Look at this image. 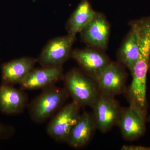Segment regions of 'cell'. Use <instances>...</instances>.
I'll list each match as a JSON object with an SVG mask.
<instances>
[{
    "label": "cell",
    "mask_w": 150,
    "mask_h": 150,
    "mask_svg": "<svg viewBox=\"0 0 150 150\" xmlns=\"http://www.w3.org/2000/svg\"><path fill=\"white\" fill-rule=\"evenodd\" d=\"M63 79L65 88L73 101L81 106L93 107L100 94L95 81L77 69L68 71Z\"/></svg>",
    "instance_id": "cell-1"
},
{
    "label": "cell",
    "mask_w": 150,
    "mask_h": 150,
    "mask_svg": "<svg viewBox=\"0 0 150 150\" xmlns=\"http://www.w3.org/2000/svg\"><path fill=\"white\" fill-rule=\"evenodd\" d=\"M69 95L65 88L53 85L46 88L30 105L31 119L36 123L46 121L64 104Z\"/></svg>",
    "instance_id": "cell-2"
},
{
    "label": "cell",
    "mask_w": 150,
    "mask_h": 150,
    "mask_svg": "<svg viewBox=\"0 0 150 150\" xmlns=\"http://www.w3.org/2000/svg\"><path fill=\"white\" fill-rule=\"evenodd\" d=\"M71 57L96 82L112 62L104 51L89 47L73 50Z\"/></svg>",
    "instance_id": "cell-3"
},
{
    "label": "cell",
    "mask_w": 150,
    "mask_h": 150,
    "mask_svg": "<svg viewBox=\"0 0 150 150\" xmlns=\"http://www.w3.org/2000/svg\"><path fill=\"white\" fill-rule=\"evenodd\" d=\"M76 36L68 34L48 41L38 59L42 67H63L71 57Z\"/></svg>",
    "instance_id": "cell-4"
},
{
    "label": "cell",
    "mask_w": 150,
    "mask_h": 150,
    "mask_svg": "<svg viewBox=\"0 0 150 150\" xmlns=\"http://www.w3.org/2000/svg\"><path fill=\"white\" fill-rule=\"evenodd\" d=\"M81 107L73 101L62 107L47 126L49 136L56 142H67L71 129L80 115Z\"/></svg>",
    "instance_id": "cell-5"
},
{
    "label": "cell",
    "mask_w": 150,
    "mask_h": 150,
    "mask_svg": "<svg viewBox=\"0 0 150 150\" xmlns=\"http://www.w3.org/2000/svg\"><path fill=\"white\" fill-rule=\"evenodd\" d=\"M96 129L104 133L118 124L122 109L115 97L100 93L93 107Z\"/></svg>",
    "instance_id": "cell-6"
},
{
    "label": "cell",
    "mask_w": 150,
    "mask_h": 150,
    "mask_svg": "<svg viewBox=\"0 0 150 150\" xmlns=\"http://www.w3.org/2000/svg\"><path fill=\"white\" fill-rule=\"evenodd\" d=\"M80 33L82 40L88 47L105 52L110 36V24L104 14L96 12L92 20Z\"/></svg>",
    "instance_id": "cell-7"
},
{
    "label": "cell",
    "mask_w": 150,
    "mask_h": 150,
    "mask_svg": "<svg viewBox=\"0 0 150 150\" xmlns=\"http://www.w3.org/2000/svg\"><path fill=\"white\" fill-rule=\"evenodd\" d=\"M122 109L118 124L124 139L134 141L142 137L146 131L145 113L134 102Z\"/></svg>",
    "instance_id": "cell-8"
},
{
    "label": "cell",
    "mask_w": 150,
    "mask_h": 150,
    "mask_svg": "<svg viewBox=\"0 0 150 150\" xmlns=\"http://www.w3.org/2000/svg\"><path fill=\"white\" fill-rule=\"evenodd\" d=\"M118 62H112L96 82L100 93L115 97L126 88L127 74Z\"/></svg>",
    "instance_id": "cell-9"
},
{
    "label": "cell",
    "mask_w": 150,
    "mask_h": 150,
    "mask_svg": "<svg viewBox=\"0 0 150 150\" xmlns=\"http://www.w3.org/2000/svg\"><path fill=\"white\" fill-rule=\"evenodd\" d=\"M63 67H42L34 68L20 84L23 88L34 90L53 85L63 78Z\"/></svg>",
    "instance_id": "cell-10"
},
{
    "label": "cell",
    "mask_w": 150,
    "mask_h": 150,
    "mask_svg": "<svg viewBox=\"0 0 150 150\" xmlns=\"http://www.w3.org/2000/svg\"><path fill=\"white\" fill-rule=\"evenodd\" d=\"M37 62L38 59L23 57L4 63L1 67L3 83L12 85L20 84Z\"/></svg>",
    "instance_id": "cell-11"
},
{
    "label": "cell",
    "mask_w": 150,
    "mask_h": 150,
    "mask_svg": "<svg viewBox=\"0 0 150 150\" xmlns=\"http://www.w3.org/2000/svg\"><path fill=\"white\" fill-rule=\"evenodd\" d=\"M95 129L92 114L84 112L80 115L71 129L67 143L75 149L83 147L90 141Z\"/></svg>",
    "instance_id": "cell-12"
},
{
    "label": "cell",
    "mask_w": 150,
    "mask_h": 150,
    "mask_svg": "<svg viewBox=\"0 0 150 150\" xmlns=\"http://www.w3.org/2000/svg\"><path fill=\"white\" fill-rule=\"evenodd\" d=\"M26 97L12 85L4 83L0 86V110L8 115H15L23 111L26 104Z\"/></svg>",
    "instance_id": "cell-13"
},
{
    "label": "cell",
    "mask_w": 150,
    "mask_h": 150,
    "mask_svg": "<svg viewBox=\"0 0 150 150\" xmlns=\"http://www.w3.org/2000/svg\"><path fill=\"white\" fill-rule=\"evenodd\" d=\"M140 55L139 39L137 33L131 28L117 52L118 63L131 71Z\"/></svg>",
    "instance_id": "cell-14"
},
{
    "label": "cell",
    "mask_w": 150,
    "mask_h": 150,
    "mask_svg": "<svg viewBox=\"0 0 150 150\" xmlns=\"http://www.w3.org/2000/svg\"><path fill=\"white\" fill-rule=\"evenodd\" d=\"M88 0H81L66 24L68 34L76 36L93 18L96 13Z\"/></svg>",
    "instance_id": "cell-15"
},
{
    "label": "cell",
    "mask_w": 150,
    "mask_h": 150,
    "mask_svg": "<svg viewBox=\"0 0 150 150\" xmlns=\"http://www.w3.org/2000/svg\"><path fill=\"white\" fill-rule=\"evenodd\" d=\"M13 133V129L11 126L0 123V141L9 138Z\"/></svg>",
    "instance_id": "cell-16"
},
{
    "label": "cell",
    "mask_w": 150,
    "mask_h": 150,
    "mask_svg": "<svg viewBox=\"0 0 150 150\" xmlns=\"http://www.w3.org/2000/svg\"><path fill=\"white\" fill-rule=\"evenodd\" d=\"M122 150H150V147L135 145H123L121 148Z\"/></svg>",
    "instance_id": "cell-17"
},
{
    "label": "cell",
    "mask_w": 150,
    "mask_h": 150,
    "mask_svg": "<svg viewBox=\"0 0 150 150\" xmlns=\"http://www.w3.org/2000/svg\"><path fill=\"white\" fill-rule=\"evenodd\" d=\"M149 71L150 72V56L149 58Z\"/></svg>",
    "instance_id": "cell-18"
},
{
    "label": "cell",
    "mask_w": 150,
    "mask_h": 150,
    "mask_svg": "<svg viewBox=\"0 0 150 150\" xmlns=\"http://www.w3.org/2000/svg\"><path fill=\"white\" fill-rule=\"evenodd\" d=\"M147 121H149V122H150V114L149 115V117H148Z\"/></svg>",
    "instance_id": "cell-19"
}]
</instances>
